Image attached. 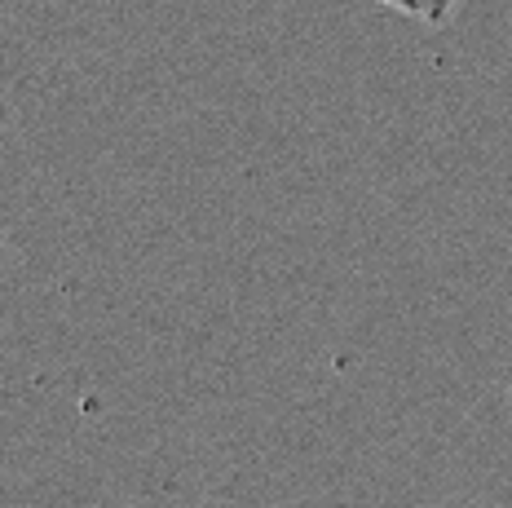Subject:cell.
<instances>
[{
    "label": "cell",
    "instance_id": "cell-2",
    "mask_svg": "<svg viewBox=\"0 0 512 508\" xmlns=\"http://www.w3.org/2000/svg\"><path fill=\"white\" fill-rule=\"evenodd\" d=\"M380 5H389V9H402V14L420 18V0H380Z\"/></svg>",
    "mask_w": 512,
    "mask_h": 508
},
{
    "label": "cell",
    "instance_id": "cell-1",
    "mask_svg": "<svg viewBox=\"0 0 512 508\" xmlns=\"http://www.w3.org/2000/svg\"><path fill=\"white\" fill-rule=\"evenodd\" d=\"M455 5H460V0H420V18L424 23H433V27H442L446 18H451Z\"/></svg>",
    "mask_w": 512,
    "mask_h": 508
},
{
    "label": "cell",
    "instance_id": "cell-3",
    "mask_svg": "<svg viewBox=\"0 0 512 508\" xmlns=\"http://www.w3.org/2000/svg\"><path fill=\"white\" fill-rule=\"evenodd\" d=\"M508 407H512V389H508Z\"/></svg>",
    "mask_w": 512,
    "mask_h": 508
}]
</instances>
